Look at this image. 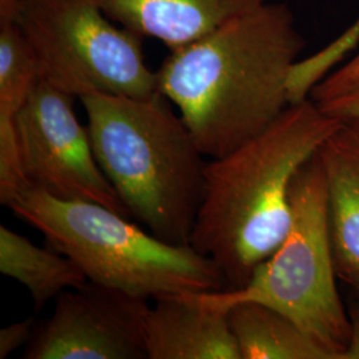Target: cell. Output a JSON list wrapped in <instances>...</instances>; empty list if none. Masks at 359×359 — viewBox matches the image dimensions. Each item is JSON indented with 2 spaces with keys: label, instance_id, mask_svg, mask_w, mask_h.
I'll use <instances>...</instances> for the list:
<instances>
[{
  "label": "cell",
  "instance_id": "1",
  "mask_svg": "<svg viewBox=\"0 0 359 359\" xmlns=\"http://www.w3.org/2000/svg\"><path fill=\"white\" fill-rule=\"evenodd\" d=\"M305 40L294 13L271 3L170 51L156 71L204 156L221 157L253 139L290 105L287 77Z\"/></svg>",
  "mask_w": 359,
  "mask_h": 359
},
{
  "label": "cell",
  "instance_id": "2",
  "mask_svg": "<svg viewBox=\"0 0 359 359\" xmlns=\"http://www.w3.org/2000/svg\"><path fill=\"white\" fill-rule=\"evenodd\" d=\"M341 118L310 97L290 104L253 139L206 164L203 200L189 245L240 289L280 246L292 224L290 189Z\"/></svg>",
  "mask_w": 359,
  "mask_h": 359
},
{
  "label": "cell",
  "instance_id": "3",
  "mask_svg": "<svg viewBox=\"0 0 359 359\" xmlns=\"http://www.w3.org/2000/svg\"><path fill=\"white\" fill-rule=\"evenodd\" d=\"M92 148L132 219L189 245L208 161L167 96L90 93L80 99Z\"/></svg>",
  "mask_w": 359,
  "mask_h": 359
},
{
  "label": "cell",
  "instance_id": "4",
  "mask_svg": "<svg viewBox=\"0 0 359 359\" xmlns=\"http://www.w3.org/2000/svg\"><path fill=\"white\" fill-rule=\"evenodd\" d=\"M8 208L51 248L72 258L90 283L147 299L226 287L209 257L191 245L167 243L100 204L29 188Z\"/></svg>",
  "mask_w": 359,
  "mask_h": 359
},
{
  "label": "cell",
  "instance_id": "5",
  "mask_svg": "<svg viewBox=\"0 0 359 359\" xmlns=\"http://www.w3.org/2000/svg\"><path fill=\"white\" fill-rule=\"evenodd\" d=\"M292 224L280 246L240 289L194 294L208 308L228 311L257 302L290 317L335 359L350 337L348 313L338 293V274L327 228L326 189L318 154L298 170L290 189Z\"/></svg>",
  "mask_w": 359,
  "mask_h": 359
},
{
  "label": "cell",
  "instance_id": "6",
  "mask_svg": "<svg viewBox=\"0 0 359 359\" xmlns=\"http://www.w3.org/2000/svg\"><path fill=\"white\" fill-rule=\"evenodd\" d=\"M16 23L36 55L41 80L75 99L157 90L142 36L116 26L99 0H20Z\"/></svg>",
  "mask_w": 359,
  "mask_h": 359
},
{
  "label": "cell",
  "instance_id": "7",
  "mask_svg": "<svg viewBox=\"0 0 359 359\" xmlns=\"http://www.w3.org/2000/svg\"><path fill=\"white\" fill-rule=\"evenodd\" d=\"M74 99L41 80L15 117L29 188L62 200L100 204L132 219L96 160Z\"/></svg>",
  "mask_w": 359,
  "mask_h": 359
},
{
  "label": "cell",
  "instance_id": "8",
  "mask_svg": "<svg viewBox=\"0 0 359 359\" xmlns=\"http://www.w3.org/2000/svg\"><path fill=\"white\" fill-rule=\"evenodd\" d=\"M147 298L88 283L56 297L51 317L36 326L25 359H148Z\"/></svg>",
  "mask_w": 359,
  "mask_h": 359
},
{
  "label": "cell",
  "instance_id": "9",
  "mask_svg": "<svg viewBox=\"0 0 359 359\" xmlns=\"http://www.w3.org/2000/svg\"><path fill=\"white\" fill-rule=\"evenodd\" d=\"M317 154L335 270L341 281L359 292V117L341 120Z\"/></svg>",
  "mask_w": 359,
  "mask_h": 359
},
{
  "label": "cell",
  "instance_id": "10",
  "mask_svg": "<svg viewBox=\"0 0 359 359\" xmlns=\"http://www.w3.org/2000/svg\"><path fill=\"white\" fill-rule=\"evenodd\" d=\"M145 347L148 359H243L228 311L208 308L194 294L154 298Z\"/></svg>",
  "mask_w": 359,
  "mask_h": 359
},
{
  "label": "cell",
  "instance_id": "11",
  "mask_svg": "<svg viewBox=\"0 0 359 359\" xmlns=\"http://www.w3.org/2000/svg\"><path fill=\"white\" fill-rule=\"evenodd\" d=\"M270 0H99L104 13L142 38L157 39L169 51L204 38Z\"/></svg>",
  "mask_w": 359,
  "mask_h": 359
},
{
  "label": "cell",
  "instance_id": "12",
  "mask_svg": "<svg viewBox=\"0 0 359 359\" xmlns=\"http://www.w3.org/2000/svg\"><path fill=\"white\" fill-rule=\"evenodd\" d=\"M228 320L243 359H335L290 317L268 305H233Z\"/></svg>",
  "mask_w": 359,
  "mask_h": 359
},
{
  "label": "cell",
  "instance_id": "13",
  "mask_svg": "<svg viewBox=\"0 0 359 359\" xmlns=\"http://www.w3.org/2000/svg\"><path fill=\"white\" fill-rule=\"evenodd\" d=\"M0 271L26 286L36 311L65 290L88 283L72 258L53 248H40L4 225L0 226Z\"/></svg>",
  "mask_w": 359,
  "mask_h": 359
},
{
  "label": "cell",
  "instance_id": "14",
  "mask_svg": "<svg viewBox=\"0 0 359 359\" xmlns=\"http://www.w3.org/2000/svg\"><path fill=\"white\" fill-rule=\"evenodd\" d=\"M40 81L36 55L19 25L0 23V115L16 117Z\"/></svg>",
  "mask_w": 359,
  "mask_h": 359
},
{
  "label": "cell",
  "instance_id": "15",
  "mask_svg": "<svg viewBox=\"0 0 359 359\" xmlns=\"http://www.w3.org/2000/svg\"><path fill=\"white\" fill-rule=\"evenodd\" d=\"M27 189L15 117L0 115V204L8 208Z\"/></svg>",
  "mask_w": 359,
  "mask_h": 359
},
{
  "label": "cell",
  "instance_id": "16",
  "mask_svg": "<svg viewBox=\"0 0 359 359\" xmlns=\"http://www.w3.org/2000/svg\"><path fill=\"white\" fill-rule=\"evenodd\" d=\"M359 79V52L355 53L346 65H341L330 75L318 83L310 93V99L316 103H322L341 92L347 90Z\"/></svg>",
  "mask_w": 359,
  "mask_h": 359
},
{
  "label": "cell",
  "instance_id": "17",
  "mask_svg": "<svg viewBox=\"0 0 359 359\" xmlns=\"http://www.w3.org/2000/svg\"><path fill=\"white\" fill-rule=\"evenodd\" d=\"M34 318L13 322L0 330V359L7 358L13 351L26 346L35 333Z\"/></svg>",
  "mask_w": 359,
  "mask_h": 359
},
{
  "label": "cell",
  "instance_id": "18",
  "mask_svg": "<svg viewBox=\"0 0 359 359\" xmlns=\"http://www.w3.org/2000/svg\"><path fill=\"white\" fill-rule=\"evenodd\" d=\"M317 104L326 114L341 120L359 117V79L339 95Z\"/></svg>",
  "mask_w": 359,
  "mask_h": 359
},
{
  "label": "cell",
  "instance_id": "19",
  "mask_svg": "<svg viewBox=\"0 0 359 359\" xmlns=\"http://www.w3.org/2000/svg\"><path fill=\"white\" fill-rule=\"evenodd\" d=\"M350 337L346 348L341 359H359V306H354L348 311Z\"/></svg>",
  "mask_w": 359,
  "mask_h": 359
},
{
  "label": "cell",
  "instance_id": "20",
  "mask_svg": "<svg viewBox=\"0 0 359 359\" xmlns=\"http://www.w3.org/2000/svg\"><path fill=\"white\" fill-rule=\"evenodd\" d=\"M20 0H0V23L16 22Z\"/></svg>",
  "mask_w": 359,
  "mask_h": 359
}]
</instances>
